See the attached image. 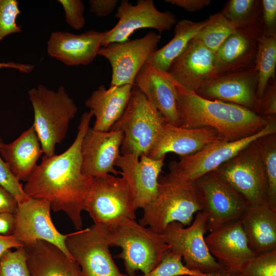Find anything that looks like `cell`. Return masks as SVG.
I'll use <instances>...</instances> for the list:
<instances>
[{
    "label": "cell",
    "mask_w": 276,
    "mask_h": 276,
    "mask_svg": "<svg viewBox=\"0 0 276 276\" xmlns=\"http://www.w3.org/2000/svg\"><path fill=\"white\" fill-rule=\"evenodd\" d=\"M92 117L90 111L82 114L72 144L60 154L43 155L23 187L29 197L49 201L54 212H64L78 230L83 227L81 213L93 179L82 172L81 153Z\"/></svg>",
    "instance_id": "6da1fadb"
},
{
    "label": "cell",
    "mask_w": 276,
    "mask_h": 276,
    "mask_svg": "<svg viewBox=\"0 0 276 276\" xmlns=\"http://www.w3.org/2000/svg\"><path fill=\"white\" fill-rule=\"evenodd\" d=\"M174 84L179 126L182 128L211 127L233 142L258 132L275 116H262L234 103L205 99L175 79Z\"/></svg>",
    "instance_id": "7a4b0ae2"
},
{
    "label": "cell",
    "mask_w": 276,
    "mask_h": 276,
    "mask_svg": "<svg viewBox=\"0 0 276 276\" xmlns=\"http://www.w3.org/2000/svg\"><path fill=\"white\" fill-rule=\"evenodd\" d=\"M204 209L202 196L195 181L177 179L167 174L158 178L156 196L143 209L139 223L162 233L172 222L189 226L194 214Z\"/></svg>",
    "instance_id": "3957f363"
},
{
    "label": "cell",
    "mask_w": 276,
    "mask_h": 276,
    "mask_svg": "<svg viewBox=\"0 0 276 276\" xmlns=\"http://www.w3.org/2000/svg\"><path fill=\"white\" fill-rule=\"evenodd\" d=\"M28 97L34 111L33 126L43 154L53 155L56 145L64 139L78 107L63 86L55 91L40 84L28 91Z\"/></svg>",
    "instance_id": "277c9868"
},
{
    "label": "cell",
    "mask_w": 276,
    "mask_h": 276,
    "mask_svg": "<svg viewBox=\"0 0 276 276\" xmlns=\"http://www.w3.org/2000/svg\"><path fill=\"white\" fill-rule=\"evenodd\" d=\"M105 227L110 246L122 249L116 257L124 261L127 275L135 274L137 270L143 274L148 273L170 249L161 233L143 226L135 219H127L114 226Z\"/></svg>",
    "instance_id": "5b68a950"
},
{
    "label": "cell",
    "mask_w": 276,
    "mask_h": 276,
    "mask_svg": "<svg viewBox=\"0 0 276 276\" xmlns=\"http://www.w3.org/2000/svg\"><path fill=\"white\" fill-rule=\"evenodd\" d=\"M167 122L158 110L133 86L130 100L111 129L124 133L121 154L147 156Z\"/></svg>",
    "instance_id": "8992f818"
},
{
    "label": "cell",
    "mask_w": 276,
    "mask_h": 276,
    "mask_svg": "<svg viewBox=\"0 0 276 276\" xmlns=\"http://www.w3.org/2000/svg\"><path fill=\"white\" fill-rule=\"evenodd\" d=\"M84 210L88 212L94 224L106 227L127 219L136 218V209L127 181L122 176L110 174L93 177Z\"/></svg>",
    "instance_id": "52a82bcc"
},
{
    "label": "cell",
    "mask_w": 276,
    "mask_h": 276,
    "mask_svg": "<svg viewBox=\"0 0 276 276\" xmlns=\"http://www.w3.org/2000/svg\"><path fill=\"white\" fill-rule=\"evenodd\" d=\"M207 221V213L199 211L188 227L178 222L169 223L161 233L162 238L171 251L181 256L190 269L206 274L233 276L216 261L208 248L204 237Z\"/></svg>",
    "instance_id": "ba28073f"
},
{
    "label": "cell",
    "mask_w": 276,
    "mask_h": 276,
    "mask_svg": "<svg viewBox=\"0 0 276 276\" xmlns=\"http://www.w3.org/2000/svg\"><path fill=\"white\" fill-rule=\"evenodd\" d=\"M276 133V118L258 132L236 141L226 140L210 144L199 151L171 162L169 176L185 181H194L205 174L215 171L232 158L257 139Z\"/></svg>",
    "instance_id": "9c48e42d"
},
{
    "label": "cell",
    "mask_w": 276,
    "mask_h": 276,
    "mask_svg": "<svg viewBox=\"0 0 276 276\" xmlns=\"http://www.w3.org/2000/svg\"><path fill=\"white\" fill-rule=\"evenodd\" d=\"M214 171L250 206L268 204L266 177L255 141Z\"/></svg>",
    "instance_id": "30bf717a"
},
{
    "label": "cell",
    "mask_w": 276,
    "mask_h": 276,
    "mask_svg": "<svg viewBox=\"0 0 276 276\" xmlns=\"http://www.w3.org/2000/svg\"><path fill=\"white\" fill-rule=\"evenodd\" d=\"M65 243L80 266L81 276H127L112 259L104 226L94 224L68 234Z\"/></svg>",
    "instance_id": "8fae6325"
},
{
    "label": "cell",
    "mask_w": 276,
    "mask_h": 276,
    "mask_svg": "<svg viewBox=\"0 0 276 276\" xmlns=\"http://www.w3.org/2000/svg\"><path fill=\"white\" fill-rule=\"evenodd\" d=\"M202 196L208 214L207 229L213 232L231 221L241 219L250 206L245 199L215 171L194 181Z\"/></svg>",
    "instance_id": "7c38bea8"
},
{
    "label": "cell",
    "mask_w": 276,
    "mask_h": 276,
    "mask_svg": "<svg viewBox=\"0 0 276 276\" xmlns=\"http://www.w3.org/2000/svg\"><path fill=\"white\" fill-rule=\"evenodd\" d=\"M115 17L119 21L111 29L104 31L102 47L127 41L132 33L140 29L151 28L160 34L170 30L177 22L172 12L159 11L153 0H138L135 5L122 0Z\"/></svg>",
    "instance_id": "4fadbf2b"
},
{
    "label": "cell",
    "mask_w": 276,
    "mask_h": 276,
    "mask_svg": "<svg viewBox=\"0 0 276 276\" xmlns=\"http://www.w3.org/2000/svg\"><path fill=\"white\" fill-rule=\"evenodd\" d=\"M160 34L151 31L142 38L101 47L98 55L109 62L112 68L110 86L133 85L134 79L148 56L156 50Z\"/></svg>",
    "instance_id": "5bb4252c"
},
{
    "label": "cell",
    "mask_w": 276,
    "mask_h": 276,
    "mask_svg": "<svg viewBox=\"0 0 276 276\" xmlns=\"http://www.w3.org/2000/svg\"><path fill=\"white\" fill-rule=\"evenodd\" d=\"M51 210L50 202L44 199L30 197L18 203L12 235L24 246L37 240L47 241L73 259L65 245L68 234H62L57 229L51 217Z\"/></svg>",
    "instance_id": "9a60e30c"
},
{
    "label": "cell",
    "mask_w": 276,
    "mask_h": 276,
    "mask_svg": "<svg viewBox=\"0 0 276 276\" xmlns=\"http://www.w3.org/2000/svg\"><path fill=\"white\" fill-rule=\"evenodd\" d=\"M258 71L255 65L214 77L205 81L196 93L206 99L244 107L258 114Z\"/></svg>",
    "instance_id": "2e32d148"
},
{
    "label": "cell",
    "mask_w": 276,
    "mask_h": 276,
    "mask_svg": "<svg viewBox=\"0 0 276 276\" xmlns=\"http://www.w3.org/2000/svg\"><path fill=\"white\" fill-rule=\"evenodd\" d=\"M205 241L211 254L233 276H239L246 264L257 255L249 246L241 219L210 232Z\"/></svg>",
    "instance_id": "e0dca14e"
},
{
    "label": "cell",
    "mask_w": 276,
    "mask_h": 276,
    "mask_svg": "<svg viewBox=\"0 0 276 276\" xmlns=\"http://www.w3.org/2000/svg\"><path fill=\"white\" fill-rule=\"evenodd\" d=\"M123 138L121 130L100 131L89 127L81 143L82 172L92 177L121 174L115 169L114 163L121 154Z\"/></svg>",
    "instance_id": "ac0fdd59"
},
{
    "label": "cell",
    "mask_w": 276,
    "mask_h": 276,
    "mask_svg": "<svg viewBox=\"0 0 276 276\" xmlns=\"http://www.w3.org/2000/svg\"><path fill=\"white\" fill-rule=\"evenodd\" d=\"M165 158L154 159L142 155L139 159L131 154H121L115 162L114 167L121 170L130 187L136 210H143L156 197Z\"/></svg>",
    "instance_id": "d6986e66"
},
{
    "label": "cell",
    "mask_w": 276,
    "mask_h": 276,
    "mask_svg": "<svg viewBox=\"0 0 276 276\" xmlns=\"http://www.w3.org/2000/svg\"><path fill=\"white\" fill-rule=\"evenodd\" d=\"M263 35L261 18L252 25L237 28L216 52L213 77L254 66L259 40Z\"/></svg>",
    "instance_id": "ffe728a7"
},
{
    "label": "cell",
    "mask_w": 276,
    "mask_h": 276,
    "mask_svg": "<svg viewBox=\"0 0 276 276\" xmlns=\"http://www.w3.org/2000/svg\"><path fill=\"white\" fill-rule=\"evenodd\" d=\"M223 140V136L211 127L185 128L166 122L147 156L158 159L169 152L186 156Z\"/></svg>",
    "instance_id": "44dd1931"
},
{
    "label": "cell",
    "mask_w": 276,
    "mask_h": 276,
    "mask_svg": "<svg viewBox=\"0 0 276 276\" xmlns=\"http://www.w3.org/2000/svg\"><path fill=\"white\" fill-rule=\"evenodd\" d=\"M104 32L94 30L80 34L61 31L53 32L47 42V52L67 66L88 65L102 47Z\"/></svg>",
    "instance_id": "7402d4cb"
},
{
    "label": "cell",
    "mask_w": 276,
    "mask_h": 276,
    "mask_svg": "<svg viewBox=\"0 0 276 276\" xmlns=\"http://www.w3.org/2000/svg\"><path fill=\"white\" fill-rule=\"evenodd\" d=\"M133 86L158 110L167 122L179 126L174 79L168 72L157 70L145 62L137 74Z\"/></svg>",
    "instance_id": "603a6c76"
},
{
    "label": "cell",
    "mask_w": 276,
    "mask_h": 276,
    "mask_svg": "<svg viewBox=\"0 0 276 276\" xmlns=\"http://www.w3.org/2000/svg\"><path fill=\"white\" fill-rule=\"evenodd\" d=\"M216 53L194 38L171 63L168 72L180 85L195 91L214 76Z\"/></svg>",
    "instance_id": "cb8c5ba5"
},
{
    "label": "cell",
    "mask_w": 276,
    "mask_h": 276,
    "mask_svg": "<svg viewBox=\"0 0 276 276\" xmlns=\"http://www.w3.org/2000/svg\"><path fill=\"white\" fill-rule=\"evenodd\" d=\"M24 247L30 276H81L78 263L55 245L37 240Z\"/></svg>",
    "instance_id": "d4e9b609"
},
{
    "label": "cell",
    "mask_w": 276,
    "mask_h": 276,
    "mask_svg": "<svg viewBox=\"0 0 276 276\" xmlns=\"http://www.w3.org/2000/svg\"><path fill=\"white\" fill-rule=\"evenodd\" d=\"M133 85H100L86 100L85 105L95 117L93 128L108 131L124 111L131 96Z\"/></svg>",
    "instance_id": "484cf974"
},
{
    "label": "cell",
    "mask_w": 276,
    "mask_h": 276,
    "mask_svg": "<svg viewBox=\"0 0 276 276\" xmlns=\"http://www.w3.org/2000/svg\"><path fill=\"white\" fill-rule=\"evenodd\" d=\"M43 153L33 125L11 143H4L0 155L12 175L19 181H27L37 166Z\"/></svg>",
    "instance_id": "4316f807"
},
{
    "label": "cell",
    "mask_w": 276,
    "mask_h": 276,
    "mask_svg": "<svg viewBox=\"0 0 276 276\" xmlns=\"http://www.w3.org/2000/svg\"><path fill=\"white\" fill-rule=\"evenodd\" d=\"M241 221L249 246L256 254L276 249V211L268 204L250 206Z\"/></svg>",
    "instance_id": "83f0119b"
},
{
    "label": "cell",
    "mask_w": 276,
    "mask_h": 276,
    "mask_svg": "<svg viewBox=\"0 0 276 276\" xmlns=\"http://www.w3.org/2000/svg\"><path fill=\"white\" fill-rule=\"evenodd\" d=\"M208 22V18L199 22L187 19L177 22L173 37L166 45L150 55L146 62L157 70L168 72L172 62L182 53L190 41Z\"/></svg>",
    "instance_id": "f1b7e54d"
},
{
    "label": "cell",
    "mask_w": 276,
    "mask_h": 276,
    "mask_svg": "<svg viewBox=\"0 0 276 276\" xmlns=\"http://www.w3.org/2000/svg\"><path fill=\"white\" fill-rule=\"evenodd\" d=\"M255 66L258 74L256 91L258 105L267 83L270 80L275 79L276 36L263 35L260 37L255 59Z\"/></svg>",
    "instance_id": "f546056e"
},
{
    "label": "cell",
    "mask_w": 276,
    "mask_h": 276,
    "mask_svg": "<svg viewBox=\"0 0 276 276\" xmlns=\"http://www.w3.org/2000/svg\"><path fill=\"white\" fill-rule=\"evenodd\" d=\"M255 143L266 175L267 204L276 211V133L263 135Z\"/></svg>",
    "instance_id": "4dcf8cb0"
},
{
    "label": "cell",
    "mask_w": 276,
    "mask_h": 276,
    "mask_svg": "<svg viewBox=\"0 0 276 276\" xmlns=\"http://www.w3.org/2000/svg\"><path fill=\"white\" fill-rule=\"evenodd\" d=\"M236 29V27L220 12L208 18L207 24L194 38L216 53Z\"/></svg>",
    "instance_id": "1f68e13d"
},
{
    "label": "cell",
    "mask_w": 276,
    "mask_h": 276,
    "mask_svg": "<svg viewBox=\"0 0 276 276\" xmlns=\"http://www.w3.org/2000/svg\"><path fill=\"white\" fill-rule=\"evenodd\" d=\"M220 12L237 28L251 26L260 19V1L230 0Z\"/></svg>",
    "instance_id": "d6a6232c"
},
{
    "label": "cell",
    "mask_w": 276,
    "mask_h": 276,
    "mask_svg": "<svg viewBox=\"0 0 276 276\" xmlns=\"http://www.w3.org/2000/svg\"><path fill=\"white\" fill-rule=\"evenodd\" d=\"M127 276H217L204 274L187 267L182 262L181 256L169 249L159 264L151 271L141 275Z\"/></svg>",
    "instance_id": "836d02e7"
},
{
    "label": "cell",
    "mask_w": 276,
    "mask_h": 276,
    "mask_svg": "<svg viewBox=\"0 0 276 276\" xmlns=\"http://www.w3.org/2000/svg\"><path fill=\"white\" fill-rule=\"evenodd\" d=\"M0 276H30L24 246L9 249L0 256Z\"/></svg>",
    "instance_id": "e575fe53"
},
{
    "label": "cell",
    "mask_w": 276,
    "mask_h": 276,
    "mask_svg": "<svg viewBox=\"0 0 276 276\" xmlns=\"http://www.w3.org/2000/svg\"><path fill=\"white\" fill-rule=\"evenodd\" d=\"M239 276H276V249L257 255L246 264Z\"/></svg>",
    "instance_id": "d590c367"
},
{
    "label": "cell",
    "mask_w": 276,
    "mask_h": 276,
    "mask_svg": "<svg viewBox=\"0 0 276 276\" xmlns=\"http://www.w3.org/2000/svg\"><path fill=\"white\" fill-rule=\"evenodd\" d=\"M17 0H0V42L6 36L22 31L16 20L21 13Z\"/></svg>",
    "instance_id": "8d00e7d4"
},
{
    "label": "cell",
    "mask_w": 276,
    "mask_h": 276,
    "mask_svg": "<svg viewBox=\"0 0 276 276\" xmlns=\"http://www.w3.org/2000/svg\"><path fill=\"white\" fill-rule=\"evenodd\" d=\"M4 143L0 135V147ZM0 185L9 191L16 199L18 203H21L30 198L25 193L20 181L11 173L1 155Z\"/></svg>",
    "instance_id": "74e56055"
},
{
    "label": "cell",
    "mask_w": 276,
    "mask_h": 276,
    "mask_svg": "<svg viewBox=\"0 0 276 276\" xmlns=\"http://www.w3.org/2000/svg\"><path fill=\"white\" fill-rule=\"evenodd\" d=\"M62 6L66 23L73 29H82L85 23L84 11L85 5L81 0H58Z\"/></svg>",
    "instance_id": "f35d334b"
},
{
    "label": "cell",
    "mask_w": 276,
    "mask_h": 276,
    "mask_svg": "<svg viewBox=\"0 0 276 276\" xmlns=\"http://www.w3.org/2000/svg\"><path fill=\"white\" fill-rule=\"evenodd\" d=\"M260 7L264 35L276 36V1H260Z\"/></svg>",
    "instance_id": "ab89813d"
},
{
    "label": "cell",
    "mask_w": 276,
    "mask_h": 276,
    "mask_svg": "<svg viewBox=\"0 0 276 276\" xmlns=\"http://www.w3.org/2000/svg\"><path fill=\"white\" fill-rule=\"evenodd\" d=\"M258 114L264 117L276 114V82L270 80L267 83L263 94L258 102Z\"/></svg>",
    "instance_id": "60d3db41"
},
{
    "label": "cell",
    "mask_w": 276,
    "mask_h": 276,
    "mask_svg": "<svg viewBox=\"0 0 276 276\" xmlns=\"http://www.w3.org/2000/svg\"><path fill=\"white\" fill-rule=\"evenodd\" d=\"M118 0H90V11L98 17L109 15L117 6Z\"/></svg>",
    "instance_id": "b9f144b4"
},
{
    "label": "cell",
    "mask_w": 276,
    "mask_h": 276,
    "mask_svg": "<svg viewBox=\"0 0 276 276\" xmlns=\"http://www.w3.org/2000/svg\"><path fill=\"white\" fill-rule=\"evenodd\" d=\"M18 206V201L14 196L0 185V214H15Z\"/></svg>",
    "instance_id": "7bdbcfd3"
},
{
    "label": "cell",
    "mask_w": 276,
    "mask_h": 276,
    "mask_svg": "<svg viewBox=\"0 0 276 276\" xmlns=\"http://www.w3.org/2000/svg\"><path fill=\"white\" fill-rule=\"evenodd\" d=\"M167 3L176 6L189 12L198 11L209 5L211 0H166Z\"/></svg>",
    "instance_id": "ee69618b"
},
{
    "label": "cell",
    "mask_w": 276,
    "mask_h": 276,
    "mask_svg": "<svg viewBox=\"0 0 276 276\" xmlns=\"http://www.w3.org/2000/svg\"><path fill=\"white\" fill-rule=\"evenodd\" d=\"M14 226V214H0V234L4 235H12Z\"/></svg>",
    "instance_id": "f6af8a7d"
},
{
    "label": "cell",
    "mask_w": 276,
    "mask_h": 276,
    "mask_svg": "<svg viewBox=\"0 0 276 276\" xmlns=\"http://www.w3.org/2000/svg\"><path fill=\"white\" fill-rule=\"evenodd\" d=\"M24 246L13 235H4L0 234V256L6 251L12 248H17Z\"/></svg>",
    "instance_id": "bcb514c9"
},
{
    "label": "cell",
    "mask_w": 276,
    "mask_h": 276,
    "mask_svg": "<svg viewBox=\"0 0 276 276\" xmlns=\"http://www.w3.org/2000/svg\"><path fill=\"white\" fill-rule=\"evenodd\" d=\"M2 67H11L18 70L23 73L30 72L34 67L32 65L16 63L14 62L0 63V69Z\"/></svg>",
    "instance_id": "7dc6e473"
}]
</instances>
